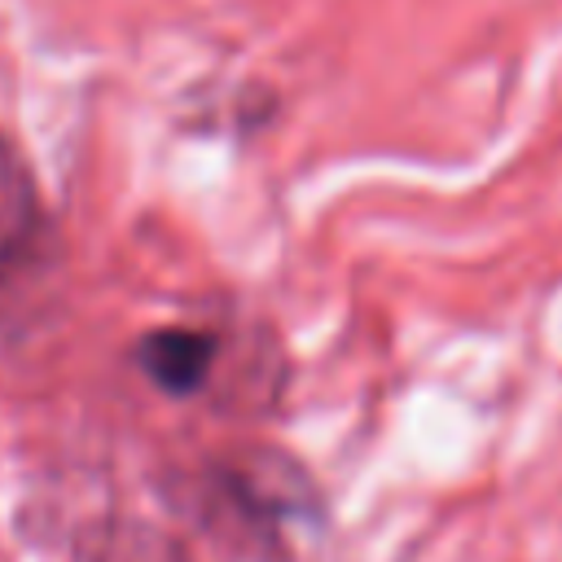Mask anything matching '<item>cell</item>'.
Returning <instances> with one entry per match:
<instances>
[{"mask_svg":"<svg viewBox=\"0 0 562 562\" xmlns=\"http://www.w3.org/2000/svg\"><path fill=\"white\" fill-rule=\"evenodd\" d=\"M215 360V338L202 329H154L140 342V369L149 382H158L171 395H189L206 382V369Z\"/></svg>","mask_w":562,"mask_h":562,"instance_id":"obj_1","label":"cell"}]
</instances>
